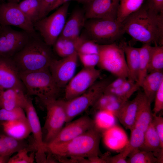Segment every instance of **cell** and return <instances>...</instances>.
<instances>
[{"label": "cell", "instance_id": "cell-49", "mask_svg": "<svg viewBox=\"0 0 163 163\" xmlns=\"http://www.w3.org/2000/svg\"><path fill=\"white\" fill-rule=\"evenodd\" d=\"M20 0H9V1H11L13 2L18 3Z\"/></svg>", "mask_w": 163, "mask_h": 163}, {"label": "cell", "instance_id": "cell-17", "mask_svg": "<svg viewBox=\"0 0 163 163\" xmlns=\"http://www.w3.org/2000/svg\"><path fill=\"white\" fill-rule=\"evenodd\" d=\"M119 2L120 0H93L86 4V18L117 19Z\"/></svg>", "mask_w": 163, "mask_h": 163}, {"label": "cell", "instance_id": "cell-26", "mask_svg": "<svg viewBox=\"0 0 163 163\" xmlns=\"http://www.w3.org/2000/svg\"><path fill=\"white\" fill-rule=\"evenodd\" d=\"M83 38L82 35L75 39L59 36L53 45L54 50L62 58L69 56L77 52L78 46Z\"/></svg>", "mask_w": 163, "mask_h": 163}, {"label": "cell", "instance_id": "cell-21", "mask_svg": "<svg viewBox=\"0 0 163 163\" xmlns=\"http://www.w3.org/2000/svg\"><path fill=\"white\" fill-rule=\"evenodd\" d=\"M151 104L143 92L139 91V97L134 127L145 132L152 122L153 113Z\"/></svg>", "mask_w": 163, "mask_h": 163}, {"label": "cell", "instance_id": "cell-41", "mask_svg": "<svg viewBox=\"0 0 163 163\" xmlns=\"http://www.w3.org/2000/svg\"><path fill=\"white\" fill-rule=\"evenodd\" d=\"M146 5L152 11L157 14H163V0H147Z\"/></svg>", "mask_w": 163, "mask_h": 163}, {"label": "cell", "instance_id": "cell-46", "mask_svg": "<svg viewBox=\"0 0 163 163\" xmlns=\"http://www.w3.org/2000/svg\"><path fill=\"white\" fill-rule=\"evenodd\" d=\"M70 0H57L51 9L50 12L58 8L63 4L69 2Z\"/></svg>", "mask_w": 163, "mask_h": 163}, {"label": "cell", "instance_id": "cell-45", "mask_svg": "<svg viewBox=\"0 0 163 163\" xmlns=\"http://www.w3.org/2000/svg\"><path fill=\"white\" fill-rule=\"evenodd\" d=\"M12 154L0 134V155L9 157Z\"/></svg>", "mask_w": 163, "mask_h": 163}, {"label": "cell", "instance_id": "cell-43", "mask_svg": "<svg viewBox=\"0 0 163 163\" xmlns=\"http://www.w3.org/2000/svg\"><path fill=\"white\" fill-rule=\"evenodd\" d=\"M101 158L106 163H127V157L121 152L113 156H103Z\"/></svg>", "mask_w": 163, "mask_h": 163}, {"label": "cell", "instance_id": "cell-25", "mask_svg": "<svg viewBox=\"0 0 163 163\" xmlns=\"http://www.w3.org/2000/svg\"><path fill=\"white\" fill-rule=\"evenodd\" d=\"M163 83V72H154L148 73L140 84V87L143 90V92L151 104Z\"/></svg>", "mask_w": 163, "mask_h": 163}, {"label": "cell", "instance_id": "cell-29", "mask_svg": "<svg viewBox=\"0 0 163 163\" xmlns=\"http://www.w3.org/2000/svg\"><path fill=\"white\" fill-rule=\"evenodd\" d=\"M144 0H120L117 20L122 23L129 15L139 10Z\"/></svg>", "mask_w": 163, "mask_h": 163}, {"label": "cell", "instance_id": "cell-12", "mask_svg": "<svg viewBox=\"0 0 163 163\" xmlns=\"http://www.w3.org/2000/svg\"><path fill=\"white\" fill-rule=\"evenodd\" d=\"M27 117L33 134L34 145L35 149V160L38 163H46L47 158L45 144L39 119L30 98L27 97L24 108Z\"/></svg>", "mask_w": 163, "mask_h": 163}, {"label": "cell", "instance_id": "cell-2", "mask_svg": "<svg viewBox=\"0 0 163 163\" xmlns=\"http://www.w3.org/2000/svg\"><path fill=\"white\" fill-rule=\"evenodd\" d=\"M102 133L94 126L82 135L69 140L45 144L46 151L60 159L69 158L75 160L98 156Z\"/></svg>", "mask_w": 163, "mask_h": 163}, {"label": "cell", "instance_id": "cell-22", "mask_svg": "<svg viewBox=\"0 0 163 163\" xmlns=\"http://www.w3.org/2000/svg\"><path fill=\"white\" fill-rule=\"evenodd\" d=\"M139 97V91L132 101H126L115 115L126 129L134 127Z\"/></svg>", "mask_w": 163, "mask_h": 163}, {"label": "cell", "instance_id": "cell-3", "mask_svg": "<svg viewBox=\"0 0 163 163\" xmlns=\"http://www.w3.org/2000/svg\"><path fill=\"white\" fill-rule=\"evenodd\" d=\"M12 58L19 72L48 69L55 59L50 46L45 42L38 34L30 35L24 47Z\"/></svg>", "mask_w": 163, "mask_h": 163}, {"label": "cell", "instance_id": "cell-38", "mask_svg": "<svg viewBox=\"0 0 163 163\" xmlns=\"http://www.w3.org/2000/svg\"><path fill=\"white\" fill-rule=\"evenodd\" d=\"M78 55L84 67L94 68L98 65L99 54H78Z\"/></svg>", "mask_w": 163, "mask_h": 163}, {"label": "cell", "instance_id": "cell-33", "mask_svg": "<svg viewBox=\"0 0 163 163\" xmlns=\"http://www.w3.org/2000/svg\"><path fill=\"white\" fill-rule=\"evenodd\" d=\"M127 163H159L157 158L151 152L137 150L130 154Z\"/></svg>", "mask_w": 163, "mask_h": 163}, {"label": "cell", "instance_id": "cell-10", "mask_svg": "<svg viewBox=\"0 0 163 163\" xmlns=\"http://www.w3.org/2000/svg\"><path fill=\"white\" fill-rule=\"evenodd\" d=\"M0 25L14 26L30 35L38 34L33 24L19 8L18 3L11 1L0 4Z\"/></svg>", "mask_w": 163, "mask_h": 163}, {"label": "cell", "instance_id": "cell-15", "mask_svg": "<svg viewBox=\"0 0 163 163\" xmlns=\"http://www.w3.org/2000/svg\"><path fill=\"white\" fill-rule=\"evenodd\" d=\"M11 88L21 89L26 93L12 58L0 55V91Z\"/></svg>", "mask_w": 163, "mask_h": 163}, {"label": "cell", "instance_id": "cell-34", "mask_svg": "<svg viewBox=\"0 0 163 163\" xmlns=\"http://www.w3.org/2000/svg\"><path fill=\"white\" fill-rule=\"evenodd\" d=\"M94 120V126L102 133L114 125L111 123L110 112L106 110L97 111Z\"/></svg>", "mask_w": 163, "mask_h": 163}, {"label": "cell", "instance_id": "cell-42", "mask_svg": "<svg viewBox=\"0 0 163 163\" xmlns=\"http://www.w3.org/2000/svg\"><path fill=\"white\" fill-rule=\"evenodd\" d=\"M41 9L40 19L46 16L57 0H40Z\"/></svg>", "mask_w": 163, "mask_h": 163}, {"label": "cell", "instance_id": "cell-51", "mask_svg": "<svg viewBox=\"0 0 163 163\" xmlns=\"http://www.w3.org/2000/svg\"></svg>", "mask_w": 163, "mask_h": 163}, {"label": "cell", "instance_id": "cell-40", "mask_svg": "<svg viewBox=\"0 0 163 163\" xmlns=\"http://www.w3.org/2000/svg\"><path fill=\"white\" fill-rule=\"evenodd\" d=\"M152 122L159 136L161 147L163 148V117L153 114Z\"/></svg>", "mask_w": 163, "mask_h": 163}, {"label": "cell", "instance_id": "cell-47", "mask_svg": "<svg viewBox=\"0 0 163 163\" xmlns=\"http://www.w3.org/2000/svg\"><path fill=\"white\" fill-rule=\"evenodd\" d=\"M8 158L0 155V163H8Z\"/></svg>", "mask_w": 163, "mask_h": 163}, {"label": "cell", "instance_id": "cell-5", "mask_svg": "<svg viewBox=\"0 0 163 163\" xmlns=\"http://www.w3.org/2000/svg\"><path fill=\"white\" fill-rule=\"evenodd\" d=\"M86 21L84 27L86 38L99 45L115 43L125 33L123 23L117 19L94 18Z\"/></svg>", "mask_w": 163, "mask_h": 163}, {"label": "cell", "instance_id": "cell-4", "mask_svg": "<svg viewBox=\"0 0 163 163\" xmlns=\"http://www.w3.org/2000/svg\"><path fill=\"white\" fill-rule=\"evenodd\" d=\"M28 96L37 97L44 104L56 99L60 88L54 80L49 68L26 72H19Z\"/></svg>", "mask_w": 163, "mask_h": 163}, {"label": "cell", "instance_id": "cell-44", "mask_svg": "<svg viewBox=\"0 0 163 163\" xmlns=\"http://www.w3.org/2000/svg\"><path fill=\"white\" fill-rule=\"evenodd\" d=\"M127 79L123 77H117L116 79L112 81L107 85L104 91L114 89L120 87L124 83Z\"/></svg>", "mask_w": 163, "mask_h": 163}, {"label": "cell", "instance_id": "cell-32", "mask_svg": "<svg viewBox=\"0 0 163 163\" xmlns=\"http://www.w3.org/2000/svg\"><path fill=\"white\" fill-rule=\"evenodd\" d=\"M163 46H151L148 73L154 72H163Z\"/></svg>", "mask_w": 163, "mask_h": 163}, {"label": "cell", "instance_id": "cell-27", "mask_svg": "<svg viewBox=\"0 0 163 163\" xmlns=\"http://www.w3.org/2000/svg\"><path fill=\"white\" fill-rule=\"evenodd\" d=\"M18 5L33 25L40 19V0H23Z\"/></svg>", "mask_w": 163, "mask_h": 163}, {"label": "cell", "instance_id": "cell-50", "mask_svg": "<svg viewBox=\"0 0 163 163\" xmlns=\"http://www.w3.org/2000/svg\"><path fill=\"white\" fill-rule=\"evenodd\" d=\"M2 26L0 25V34L2 31Z\"/></svg>", "mask_w": 163, "mask_h": 163}, {"label": "cell", "instance_id": "cell-30", "mask_svg": "<svg viewBox=\"0 0 163 163\" xmlns=\"http://www.w3.org/2000/svg\"><path fill=\"white\" fill-rule=\"evenodd\" d=\"M151 46V45L150 44H143L142 46L139 48L140 58L138 83L139 86L144 78L148 74Z\"/></svg>", "mask_w": 163, "mask_h": 163}, {"label": "cell", "instance_id": "cell-37", "mask_svg": "<svg viewBox=\"0 0 163 163\" xmlns=\"http://www.w3.org/2000/svg\"><path fill=\"white\" fill-rule=\"evenodd\" d=\"M119 100H121L112 94L103 92L92 107L97 111L104 110L111 103Z\"/></svg>", "mask_w": 163, "mask_h": 163}, {"label": "cell", "instance_id": "cell-24", "mask_svg": "<svg viewBox=\"0 0 163 163\" xmlns=\"http://www.w3.org/2000/svg\"><path fill=\"white\" fill-rule=\"evenodd\" d=\"M120 44L124 50L129 71L127 79L138 83L140 58L139 48L132 46L124 42H122Z\"/></svg>", "mask_w": 163, "mask_h": 163}, {"label": "cell", "instance_id": "cell-6", "mask_svg": "<svg viewBox=\"0 0 163 163\" xmlns=\"http://www.w3.org/2000/svg\"><path fill=\"white\" fill-rule=\"evenodd\" d=\"M112 80L111 78H107L97 81L80 95L70 100H63L66 113V123L71 121L76 116L92 107Z\"/></svg>", "mask_w": 163, "mask_h": 163}, {"label": "cell", "instance_id": "cell-11", "mask_svg": "<svg viewBox=\"0 0 163 163\" xmlns=\"http://www.w3.org/2000/svg\"><path fill=\"white\" fill-rule=\"evenodd\" d=\"M101 75V70L95 67H84L65 86V100H70L84 93L97 81Z\"/></svg>", "mask_w": 163, "mask_h": 163}, {"label": "cell", "instance_id": "cell-8", "mask_svg": "<svg viewBox=\"0 0 163 163\" xmlns=\"http://www.w3.org/2000/svg\"><path fill=\"white\" fill-rule=\"evenodd\" d=\"M99 60L97 66L117 77L128 78L129 71L123 49L120 44L99 45Z\"/></svg>", "mask_w": 163, "mask_h": 163}, {"label": "cell", "instance_id": "cell-13", "mask_svg": "<svg viewBox=\"0 0 163 163\" xmlns=\"http://www.w3.org/2000/svg\"><path fill=\"white\" fill-rule=\"evenodd\" d=\"M30 35L24 30L18 31L10 26H2L0 34V55L12 57L25 46Z\"/></svg>", "mask_w": 163, "mask_h": 163}, {"label": "cell", "instance_id": "cell-20", "mask_svg": "<svg viewBox=\"0 0 163 163\" xmlns=\"http://www.w3.org/2000/svg\"><path fill=\"white\" fill-rule=\"evenodd\" d=\"M139 149L153 152L159 163L163 162V148L152 122L144 132L143 142Z\"/></svg>", "mask_w": 163, "mask_h": 163}, {"label": "cell", "instance_id": "cell-18", "mask_svg": "<svg viewBox=\"0 0 163 163\" xmlns=\"http://www.w3.org/2000/svg\"><path fill=\"white\" fill-rule=\"evenodd\" d=\"M28 96L23 90L11 88L0 91V109L11 110L21 108L24 110Z\"/></svg>", "mask_w": 163, "mask_h": 163}, {"label": "cell", "instance_id": "cell-16", "mask_svg": "<svg viewBox=\"0 0 163 163\" xmlns=\"http://www.w3.org/2000/svg\"><path fill=\"white\" fill-rule=\"evenodd\" d=\"M67 123L49 143H59L69 140L84 133L95 125L94 120L87 116L81 117Z\"/></svg>", "mask_w": 163, "mask_h": 163}, {"label": "cell", "instance_id": "cell-23", "mask_svg": "<svg viewBox=\"0 0 163 163\" xmlns=\"http://www.w3.org/2000/svg\"><path fill=\"white\" fill-rule=\"evenodd\" d=\"M5 134L15 139L24 140L31 133L27 117L0 123Z\"/></svg>", "mask_w": 163, "mask_h": 163}, {"label": "cell", "instance_id": "cell-28", "mask_svg": "<svg viewBox=\"0 0 163 163\" xmlns=\"http://www.w3.org/2000/svg\"><path fill=\"white\" fill-rule=\"evenodd\" d=\"M140 88L136 82L127 79L120 87L113 90L104 91V93L112 94L124 101H127Z\"/></svg>", "mask_w": 163, "mask_h": 163}, {"label": "cell", "instance_id": "cell-36", "mask_svg": "<svg viewBox=\"0 0 163 163\" xmlns=\"http://www.w3.org/2000/svg\"><path fill=\"white\" fill-rule=\"evenodd\" d=\"M16 154L9 158L8 163H32L35 160V152L28 154V149L25 147L17 152Z\"/></svg>", "mask_w": 163, "mask_h": 163}, {"label": "cell", "instance_id": "cell-19", "mask_svg": "<svg viewBox=\"0 0 163 163\" xmlns=\"http://www.w3.org/2000/svg\"><path fill=\"white\" fill-rule=\"evenodd\" d=\"M86 20L84 11L80 8L75 9L66 20L60 36L72 39L78 38Z\"/></svg>", "mask_w": 163, "mask_h": 163}, {"label": "cell", "instance_id": "cell-1", "mask_svg": "<svg viewBox=\"0 0 163 163\" xmlns=\"http://www.w3.org/2000/svg\"><path fill=\"white\" fill-rule=\"evenodd\" d=\"M122 23L125 33L135 41L163 46V14L155 13L146 5L142 6Z\"/></svg>", "mask_w": 163, "mask_h": 163}, {"label": "cell", "instance_id": "cell-14", "mask_svg": "<svg viewBox=\"0 0 163 163\" xmlns=\"http://www.w3.org/2000/svg\"><path fill=\"white\" fill-rule=\"evenodd\" d=\"M78 56L76 52L61 59H54L49 69L57 85L60 89L66 86L74 75Z\"/></svg>", "mask_w": 163, "mask_h": 163}, {"label": "cell", "instance_id": "cell-7", "mask_svg": "<svg viewBox=\"0 0 163 163\" xmlns=\"http://www.w3.org/2000/svg\"><path fill=\"white\" fill-rule=\"evenodd\" d=\"M69 5V2L63 4L51 15L39 19L34 24L36 31L50 46L53 45L63 30Z\"/></svg>", "mask_w": 163, "mask_h": 163}, {"label": "cell", "instance_id": "cell-9", "mask_svg": "<svg viewBox=\"0 0 163 163\" xmlns=\"http://www.w3.org/2000/svg\"><path fill=\"white\" fill-rule=\"evenodd\" d=\"M46 115L44 129L46 135L45 144L51 141L63 127L66 121V113L63 100L57 99L49 101L44 104Z\"/></svg>", "mask_w": 163, "mask_h": 163}, {"label": "cell", "instance_id": "cell-48", "mask_svg": "<svg viewBox=\"0 0 163 163\" xmlns=\"http://www.w3.org/2000/svg\"><path fill=\"white\" fill-rule=\"evenodd\" d=\"M76 1L79 2L85 3V4H88L93 0H74Z\"/></svg>", "mask_w": 163, "mask_h": 163}, {"label": "cell", "instance_id": "cell-35", "mask_svg": "<svg viewBox=\"0 0 163 163\" xmlns=\"http://www.w3.org/2000/svg\"><path fill=\"white\" fill-rule=\"evenodd\" d=\"M27 117L24 109L21 108L11 110L0 109V124L3 122L12 121Z\"/></svg>", "mask_w": 163, "mask_h": 163}, {"label": "cell", "instance_id": "cell-31", "mask_svg": "<svg viewBox=\"0 0 163 163\" xmlns=\"http://www.w3.org/2000/svg\"><path fill=\"white\" fill-rule=\"evenodd\" d=\"M130 139L121 152L126 157L133 152L139 149L143 141L144 132L133 127L130 130Z\"/></svg>", "mask_w": 163, "mask_h": 163}, {"label": "cell", "instance_id": "cell-39", "mask_svg": "<svg viewBox=\"0 0 163 163\" xmlns=\"http://www.w3.org/2000/svg\"><path fill=\"white\" fill-rule=\"evenodd\" d=\"M153 115H156L163 110V83L156 92L154 99Z\"/></svg>", "mask_w": 163, "mask_h": 163}]
</instances>
